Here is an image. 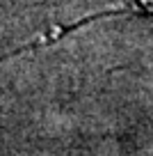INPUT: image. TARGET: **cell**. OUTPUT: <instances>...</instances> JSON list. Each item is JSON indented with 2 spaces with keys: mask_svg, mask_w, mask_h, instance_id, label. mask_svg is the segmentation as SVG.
<instances>
[{
  "mask_svg": "<svg viewBox=\"0 0 153 156\" xmlns=\"http://www.w3.org/2000/svg\"><path fill=\"white\" fill-rule=\"evenodd\" d=\"M117 14H153V0H130V2H126V5L107 7V9H103V12H96V14H91V16H87V19L78 21V23H71V25H64V28L53 30V37L48 34V37H41V39H37V41H30V44L21 46V48L14 51V55H16V53H23V51H30V48H37V46H43V44H50V41L59 39L64 32H71V30L80 28V25L91 23V21L105 19V16H117Z\"/></svg>",
  "mask_w": 153,
  "mask_h": 156,
  "instance_id": "obj_1",
  "label": "cell"
}]
</instances>
